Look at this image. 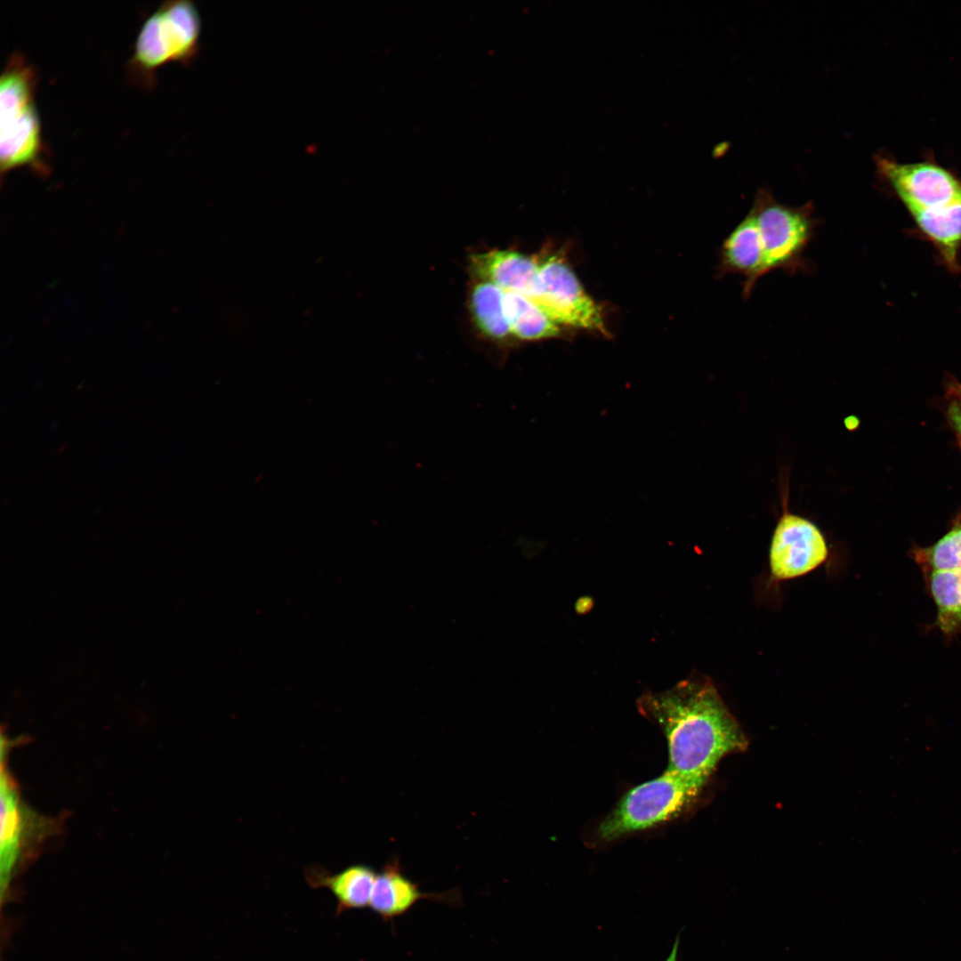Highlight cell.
I'll return each instance as SVG.
<instances>
[{
	"label": "cell",
	"instance_id": "8fae6325",
	"mask_svg": "<svg viewBox=\"0 0 961 961\" xmlns=\"http://www.w3.org/2000/svg\"><path fill=\"white\" fill-rule=\"evenodd\" d=\"M471 269L479 280L536 302L539 295V262L513 250H492L472 257Z\"/></svg>",
	"mask_w": 961,
	"mask_h": 961
},
{
	"label": "cell",
	"instance_id": "7a4b0ae2",
	"mask_svg": "<svg viewBox=\"0 0 961 961\" xmlns=\"http://www.w3.org/2000/svg\"><path fill=\"white\" fill-rule=\"evenodd\" d=\"M36 71L23 55L13 52L0 79V167L2 175L28 166L48 172L41 125L36 106Z\"/></svg>",
	"mask_w": 961,
	"mask_h": 961
},
{
	"label": "cell",
	"instance_id": "9c48e42d",
	"mask_svg": "<svg viewBox=\"0 0 961 961\" xmlns=\"http://www.w3.org/2000/svg\"><path fill=\"white\" fill-rule=\"evenodd\" d=\"M828 549L820 529L810 520L784 511L770 546L773 578L787 580L804 576L820 566Z\"/></svg>",
	"mask_w": 961,
	"mask_h": 961
},
{
	"label": "cell",
	"instance_id": "3957f363",
	"mask_svg": "<svg viewBox=\"0 0 961 961\" xmlns=\"http://www.w3.org/2000/svg\"><path fill=\"white\" fill-rule=\"evenodd\" d=\"M703 787L666 769L625 794L600 823L598 839L612 842L675 819L691 805Z\"/></svg>",
	"mask_w": 961,
	"mask_h": 961
},
{
	"label": "cell",
	"instance_id": "8992f818",
	"mask_svg": "<svg viewBox=\"0 0 961 961\" xmlns=\"http://www.w3.org/2000/svg\"><path fill=\"white\" fill-rule=\"evenodd\" d=\"M757 224L767 273L795 272L805 268L804 254L814 235L817 219L811 202L801 206L779 203L769 190L756 191L749 211Z\"/></svg>",
	"mask_w": 961,
	"mask_h": 961
},
{
	"label": "cell",
	"instance_id": "2e32d148",
	"mask_svg": "<svg viewBox=\"0 0 961 961\" xmlns=\"http://www.w3.org/2000/svg\"><path fill=\"white\" fill-rule=\"evenodd\" d=\"M937 613L935 626L946 636L961 628V569L925 573Z\"/></svg>",
	"mask_w": 961,
	"mask_h": 961
},
{
	"label": "cell",
	"instance_id": "5b68a950",
	"mask_svg": "<svg viewBox=\"0 0 961 961\" xmlns=\"http://www.w3.org/2000/svg\"><path fill=\"white\" fill-rule=\"evenodd\" d=\"M2 761V760H1ZM56 820L31 809L2 761L1 767V903L9 900L12 884L22 868L34 859L44 842L58 832Z\"/></svg>",
	"mask_w": 961,
	"mask_h": 961
},
{
	"label": "cell",
	"instance_id": "4fadbf2b",
	"mask_svg": "<svg viewBox=\"0 0 961 961\" xmlns=\"http://www.w3.org/2000/svg\"><path fill=\"white\" fill-rule=\"evenodd\" d=\"M377 873L365 864H354L338 873L312 867L306 870V881L313 888H327L336 899V916L344 911L369 906Z\"/></svg>",
	"mask_w": 961,
	"mask_h": 961
},
{
	"label": "cell",
	"instance_id": "ac0fdd59",
	"mask_svg": "<svg viewBox=\"0 0 961 961\" xmlns=\"http://www.w3.org/2000/svg\"><path fill=\"white\" fill-rule=\"evenodd\" d=\"M911 554L924 573L961 569V523L953 526L932 545L913 548Z\"/></svg>",
	"mask_w": 961,
	"mask_h": 961
},
{
	"label": "cell",
	"instance_id": "ffe728a7",
	"mask_svg": "<svg viewBox=\"0 0 961 961\" xmlns=\"http://www.w3.org/2000/svg\"><path fill=\"white\" fill-rule=\"evenodd\" d=\"M949 394L953 398V400L961 404V384H952L949 389Z\"/></svg>",
	"mask_w": 961,
	"mask_h": 961
},
{
	"label": "cell",
	"instance_id": "ba28073f",
	"mask_svg": "<svg viewBox=\"0 0 961 961\" xmlns=\"http://www.w3.org/2000/svg\"><path fill=\"white\" fill-rule=\"evenodd\" d=\"M877 168L909 212L940 207L961 200V180L930 162L877 159Z\"/></svg>",
	"mask_w": 961,
	"mask_h": 961
},
{
	"label": "cell",
	"instance_id": "6da1fadb",
	"mask_svg": "<svg viewBox=\"0 0 961 961\" xmlns=\"http://www.w3.org/2000/svg\"><path fill=\"white\" fill-rule=\"evenodd\" d=\"M636 706L666 739V769L702 786L723 756L747 746L739 723L704 675L691 674L668 690L647 691Z\"/></svg>",
	"mask_w": 961,
	"mask_h": 961
},
{
	"label": "cell",
	"instance_id": "277c9868",
	"mask_svg": "<svg viewBox=\"0 0 961 961\" xmlns=\"http://www.w3.org/2000/svg\"><path fill=\"white\" fill-rule=\"evenodd\" d=\"M200 30V16L190 1L163 3L137 35L129 61L134 80L150 85L152 74L160 66L191 60L198 49Z\"/></svg>",
	"mask_w": 961,
	"mask_h": 961
},
{
	"label": "cell",
	"instance_id": "30bf717a",
	"mask_svg": "<svg viewBox=\"0 0 961 961\" xmlns=\"http://www.w3.org/2000/svg\"><path fill=\"white\" fill-rule=\"evenodd\" d=\"M428 900L451 906L462 903L457 890L427 893L403 872L399 859L388 861L377 872L369 907L384 921H392L409 911L419 900Z\"/></svg>",
	"mask_w": 961,
	"mask_h": 961
},
{
	"label": "cell",
	"instance_id": "7c38bea8",
	"mask_svg": "<svg viewBox=\"0 0 961 961\" xmlns=\"http://www.w3.org/2000/svg\"><path fill=\"white\" fill-rule=\"evenodd\" d=\"M721 267L724 273L739 274L744 278L745 298H748L757 280L767 274L761 236L750 212L724 239L721 250Z\"/></svg>",
	"mask_w": 961,
	"mask_h": 961
},
{
	"label": "cell",
	"instance_id": "9a60e30c",
	"mask_svg": "<svg viewBox=\"0 0 961 961\" xmlns=\"http://www.w3.org/2000/svg\"><path fill=\"white\" fill-rule=\"evenodd\" d=\"M504 311L511 334L521 340H539L560 334L553 322L531 299L511 291H504Z\"/></svg>",
	"mask_w": 961,
	"mask_h": 961
},
{
	"label": "cell",
	"instance_id": "5bb4252c",
	"mask_svg": "<svg viewBox=\"0 0 961 961\" xmlns=\"http://www.w3.org/2000/svg\"><path fill=\"white\" fill-rule=\"evenodd\" d=\"M910 214L948 268L957 271L961 248V200L940 207L913 211Z\"/></svg>",
	"mask_w": 961,
	"mask_h": 961
},
{
	"label": "cell",
	"instance_id": "52a82bcc",
	"mask_svg": "<svg viewBox=\"0 0 961 961\" xmlns=\"http://www.w3.org/2000/svg\"><path fill=\"white\" fill-rule=\"evenodd\" d=\"M539 262V295L535 302L556 324L607 334L601 308L585 292L572 270L556 256Z\"/></svg>",
	"mask_w": 961,
	"mask_h": 961
},
{
	"label": "cell",
	"instance_id": "e0dca14e",
	"mask_svg": "<svg viewBox=\"0 0 961 961\" xmlns=\"http://www.w3.org/2000/svg\"><path fill=\"white\" fill-rule=\"evenodd\" d=\"M504 290L495 284L479 280L470 297L471 312L478 328L493 340H505L511 334L503 304Z\"/></svg>",
	"mask_w": 961,
	"mask_h": 961
},
{
	"label": "cell",
	"instance_id": "44dd1931",
	"mask_svg": "<svg viewBox=\"0 0 961 961\" xmlns=\"http://www.w3.org/2000/svg\"><path fill=\"white\" fill-rule=\"evenodd\" d=\"M679 943H680V935L678 934L676 936V938H675V941H674V943L673 948L671 949V952H670L669 956L666 957V959L665 961H677Z\"/></svg>",
	"mask_w": 961,
	"mask_h": 961
},
{
	"label": "cell",
	"instance_id": "d6986e66",
	"mask_svg": "<svg viewBox=\"0 0 961 961\" xmlns=\"http://www.w3.org/2000/svg\"><path fill=\"white\" fill-rule=\"evenodd\" d=\"M948 415L953 427L961 436V404L953 400L949 407Z\"/></svg>",
	"mask_w": 961,
	"mask_h": 961
}]
</instances>
